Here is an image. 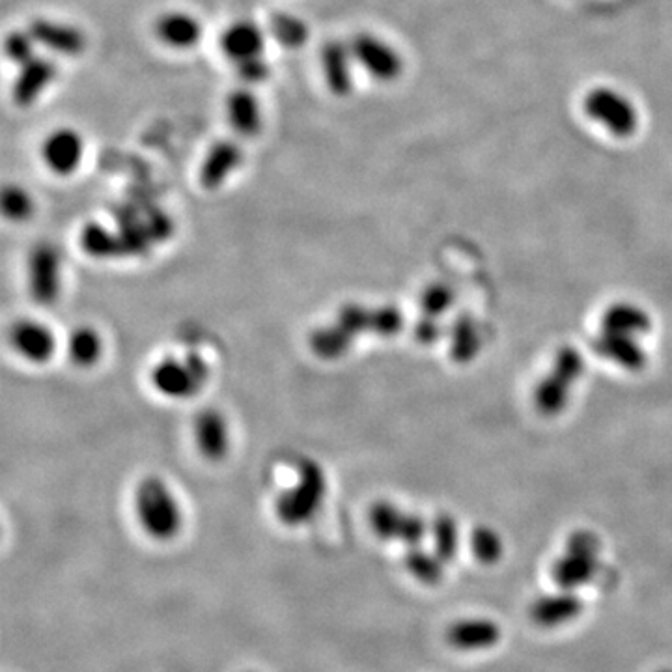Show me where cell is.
Segmentation results:
<instances>
[{
  "label": "cell",
  "instance_id": "obj_1",
  "mask_svg": "<svg viewBox=\"0 0 672 672\" xmlns=\"http://www.w3.org/2000/svg\"><path fill=\"white\" fill-rule=\"evenodd\" d=\"M135 512L140 527L159 542L172 540L182 529V508L167 484L157 478H144L135 493Z\"/></svg>",
  "mask_w": 672,
  "mask_h": 672
},
{
  "label": "cell",
  "instance_id": "obj_2",
  "mask_svg": "<svg viewBox=\"0 0 672 672\" xmlns=\"http://www.w3.org/2000/svg\"><path fill=\"white\" fill-rule=\"evenodd\" d=\"M327 491L323 469L312 460L299 463L297 482L290 490L282 491L275 501V514L282 525L299 527L314 518Z\"/></svg>",
  "mask_w": 672,
  "mask_h": 672
},
{
  "label": "cell",
  "instance_id": "obj_3",
  "mask_svg": "<svg viewBox=\"0 0 672 672\" xmlns=\"http://www.w3.org/2000/svg\"><path fill=\"white\" fill-rule=\"evenodd\" d=\"M583 112L590 122L603 127L618 139H628L641 122L635 101L613 86H594L583 98Z\"/></svg>",
  "mask_w": 672,
  "mask_h": 672
},
{
  "label": "cell",
  "instance_id": "obj_4",
  "mask_svg": "<svg viewBox=\"0 0 672 672\" xmlns=\"http://www.w3.org/2000/svg\"><path fill=\"white\" fill-rule=\"evenodd\" d=\"M208 378H210V368L206 361L196 353L185 355L183 361L168 357L157 364L152 372V383L155 389L168 398L195 396L196 392H200V389L206 385Z\"/></svg>",
  "mask_w": 672,
  "mask_h": 672
},
{
  "label": "cell",
  "instance_id": "obj_5",
  "mask_svg": "<svg viewBox=\"0 0 672 672\" xmlns=\"http://www.w3.org/2000/svg\"><path fill=\"white\" fill-rule=\"evenodd\" d=\"M353 60H357L372 79L394 83L404 71V60L391 43L374 34H357L350 43Z\"/></svg>",
  "mask_w": 672,
  "mask_h": 672
},
{
  "label": "cell",
  "instance_id": "obj_6",
  "mask_svg": "<svg viewBox=\"0 0 672 672\" xmlns=\"http://www.w3.org/2000/svg\"><path fill=\"white\" fill-rule=\"evenodd\" d=\"M368 523L381 540H398L409 547L419 546L426 534V525L422 519L402 512L391 503L372 504Z\"/></svg>",
  "mask_w": 672,
  "mask_h": 672
},
{
  "label": "cell",
  "instance_id": "obj_7",
  "mask_svg": "<svg viewBox=\"0 0 672 672\" xmlns=\"http://www.w3.org/2000/svg\"><path fill=\"white\" fill-rule=\"evenodd\" d=\"M28 290L40 305H53L60 294V256L53 245L42 243L28 256Z\"/></svg>",
  "mask_w": 672,
  "mask_h": 672
},
{
  "label": "cell",
  "instance_id": "obj_8",
  "mask_svg": "<svg viewBox=\"0 0 672 672\" xmlns=\"http://www.w3.org/2000/svg\"><path fill=\"white\" fill-rule=\"evenodd\" d=\"M445 639L448 646L460 652H484L501 643L503 630L501 626L486 616H469L454 620L447 631Z\"/></svg>",
  "mask_w": 672,
  "mask_h": 672
},
{
  "label": "cell",
  "instance_id": "obj_9",
  "mask_svg": "<svg viewBox=\"0 0 672 672\" xmlns=\"http://www.w3.org/2000/svg\"><path fill=\"white\" fill-rule=\"evenodd\" d=\"M585 611V602L572 592L560 590L536 598L529 607L532 624L542 630H555L577 620Z\"/></svg>",
  "mask_w": 672,
  "mask_h": 672
},
{
  "label": "cell",
  "instance_id": "obj_10",
  "mask_svg": "<svg viewBox=\"0 0 672 672\" xmlns=\"http://www.w3.org/2000/svg\"><path fill=\"white\" fill-rule=\"evenodd\" d=\"M335 323L353 340L363 333L392 335L400 329L402 318L394 308L370 310L359 305H346L338 310Z\"/></svg>",
  "mask_w": 672,
  "mask_h": 672
},
{
  "label": "cell",
  "instance_id": "obj_11",
  "mask_svg": "<svg viewBox=\"0 0 672 672\" xmlns=\"http://www.w3.org/2000/svg\"><path fill=\"white\" fill-rule=\"evenodd\" d=\"M83 154V139L73 129H58L43 142V161L60 176H68L71 172H75L81 165Z\"/></svg>",
  "mask_w": 672,
  "mask_h": 672
},
{
  "label": "cell",
  "instance_id": "obj_12",
  "mask_svg": "<svg viewBox=\"0 0 672 672\" xmlns=\"http://www.w3.org/2000/svg\"><path fill=\"white\" fill-rule=\"evenodd\" d=\"M600 570L598 553L566 549V555L560 557L551 570V577L560 590H572L588 585Z\"/></svg>",
  "mask_w": 672,
  "mask_h": 672
},
{
  "label": "cell",
  "instance_id": "obj_13",
  "mask_svg": "<svg viewBox=\"0 0 672 672\" xmlns=\"http://www.w3.org/2000/svg\"><path fill=\"white\" fill-rule=\"evenodd\" d=\"M34 42L66 56L83 55L86 49V36L79 28L56 23L49 19H34L28 27Z\"/></svg>",
  "mask_w": 672,
  "mask_h": 672
},
{
  "label": "cell",
  "instance_id": "obj_14",
  "mask_svg": "<svg viewBox=\"0 0 672 672\" xmlns=\"http://www.w3.org/2000/svg\"><path fill=\"white\" fill-rule=\"evenodd\" d=\"M10 340L14 350L30 363H47L55 353V336L42 323L30 320L15 323Z\"/></svg>",
  "mask_w": 672,
  "mask_h": 672
},
{
  "label": "cell",
  "instance_id": "obj_15",
  "mask_svg": "<svg viewBox=\"0 0 672 672\" xmlns=\"http://www.w3.org/2000/svg\"><path fill=\"white\" fill-rule=\"evenodd\" d=\"M193 434L196 448L206 460L217 462L224 458L230 443V435L228 424L219 411L215 409L200 411L193 422Z\"/></svg>",
  "mask_w": 672,
  "mask_h": 672
},
{
  "label": "cell",
  "instance_id": "obj_16",
  "mask_svg": "<svg viewBox=\"0 0 672 672\" xmlns=\"http://www.w3.org/2000/svg\"><path fill=\"white\" fill-rule=\"evenodd\" d=\"M351 47L346 43L333 42L325 43L322 51V68L325 75V83L329 90L335 96H350L353 88V77H351Z\"/></svg>",
  "mask_w": 672,
  "mask_h": 672
},
{
  "label": "cell",
  "instance_id": "obj_17",
  "mask_svg": "<svg viewBox=\"0 0 672 672\" xmlns=\"http://www.w3.org/2000/svg\"><path fill=\"white\" fill-rule=\"evenodd\" d=\"M243 152L236 142L221 140L211 148L202 168H200V183L206 189H219L226 178L241 165Z\"/></svg>",
  "mask_w": 672,
  "mask_h": 672
},
{
  "label": "cell",
  "instance_id": "obj_18",
  "mask_svg": "<svg viewBox=\"0 0 672 672\" xmlns=\"http://www.w3.org/2000/svg\"><path fill=\"white\" fill-rule=\"evenodd\" d=\"M264 32L251 21H239L226 28L221 36V49L232 62L258 58L264 53Z\"/></svg>",
  "mask_w": 672,
  "mask_h": 672
},
{
  "label": "cell",
  "instance_id": "obj_19",
  "mask_svg": "<svg viewBox=\"0 0 672 672\" xmlns=\"http://www.w3.org/2000/svg\"><path fill=\"white\" fill-rule=\"evenodd\" d=\"M56 66L47 58H32L23 66L14 83V101L19 107H28L42 96L43 90L53 83Z\"/></svg>",
  "mask_w": 672,
  "mask_h": 672
},
{
  "label": "cell",
  "instance_id": "obj_20",
  "mask_svg": "<svg viewBox=\"0 0 672 672\" xmlns=\"http://www.w3.org/2000/svg\"><path fill=\"white\" fill-rule=\"evenodd\" d=\"M155 34L161 42L172 49H191L202 38V27L191 15L172 12L159 17Z\"/></svg>",
  "mask_w": 672,
  "mask_h": 672
},
{
  "label": "cell",
  "instance_id": "obj_21",
  "mask_svg": "<svg viewBox=\"0 0 672 672\" xmlns=\"http://www.w3.org/2000/svg\"><path fill=\"white\" fill-rule=\"evenodd\" d=\"M226 112H228L230 126L234 127V131L241 137L252 139L260 133L262 112H260L258 99L254 98L251 92L247 90L232 92L226 99Z\"/></svg>",
  "mask_w": 672,
  "mask_h": 672
},
{
  "label": "cell",
  "instance_id": "obj_22",
  "mask_svg": "<svg viewBox=\"0 0 672 672\" xmlns=\"http://www.w3.org/2000/svg\"><path fill=\"white\" fill-rule=\"evenodd\" d=\"M353 340L336 323L323 325L308 336V346L314 355L325 361H335L350 350Z\"/></svg>",
  "mask_w": 672,
  "mask_h": 672
},
{
  "label": "cell",
  "instance_id": "obj_23",
  "mask_svg": "<svg viewBox=\"0 0 672 672\" xmlns=\"http://www.w3.org/2000/svg\"><path fill=\"white\" fill-rule=\"evenodd\" d=\"M443 562L445 560L441 559L437 553H428L417 547H409L406 559H404L407 572L422 585H430V587L439 585L443 581L445 577Z\"/></svg>",
  "mask_w": 672,
  "mask_h": 672
},
{
  "label": "cell",
  "instance_id": "obj_24",
  "mask_svg": "<svg viewBox=\"0 0 672 672\" xmlns=\"http://www.w3.org/2000/svg\"><path fill=\"white\" fill-rule=\"evenodd\" d=\"M269 32L286 49H301L308 42L307 23L292 14H275L269 21Z\"/></svg>",
  "mask_w": 672,
  "mask_h": 672
},
{
  "label": "cell",
  "instance_id": "obj_25",
  "mask_svg": "<svg viewBox=\"0 0 672 672\" xmlns=\"http://www.w3.org/2000/svg\"><path fill=\"white\" fill-rule=\"evenodd\" d=\"M68 351H70L73 363L88 368L98 363L103 353V344L94 329L79 327L71 333L70 340H68Z\"/></svg>",
  "mask_w": 672,
  "mask_h": 672
},
{
  "label": "cell",
  "instance_id": "obj_26",
  "mask_svg": "<svg viewBox=\"0 0 672 672\" xmlns=\"http://www.w3.org/2000/svg\"><path fill=\"white\" fill-rule=\"evenodd\" d=\"M81 243H83L84 251L88 252L90 256H96V258L122 256L124 252H127L124 239L112 236L111 232H107L105 228H101L98 224H88L84 228Z\"/></svg>",
  "mask_w": 672,
  "mask_h": 672
},
{
  "label": "cell",
  "instance_id": "obj_27",
  "mask_svg": "<svg viewBox=\"0 0 672 672\" xmlns=\"http://www.w3.org/2000/svg\"><path fill=\"white\" fill-rule=\"evenodd\" d=\"M471 549L476 560L482 564H495L503 559V542L497 532L480 527L471 536Z\"/></svg>",
  "mask_w": 672,
  "mask_h": 672
},
{
  "label": "cell",
  "instance_id": "obj_28",
  "mask_svg": "<svg viewBox=\"0 0 672 672\" xmlns=\"http://www.w3.org/2000/svg\"><path fill=\"white\" fill-rule=\"evenodd\" d=\"M432 532H434L435 553L445 560V562L456 559V553H458V529H456L454 519L447 518V516L437 519Z\"/></svg>",
  "mask_w": 672,
  "mask_h": 672
},
{
  "label": "cell",
  "instance_id": "obj_29",
  "mask_svg": "<svg viewBox=\"0 0 672 672\" xmlns=\"http://www.w3.org/2000/svg\"><path fill=\"white\" fill-rule=\"evenodd\" d=\"M2 210L12 221H25L32 215L34 204L25 189L17 185H8L2 193Z\"/></svg>",
  "mask_w": 672,
  "mask_h": 672
},
{
  "label": "cell",
  "instance_id": "obj_30",
  "mask_svg": "<svg viewBox=\"0 0 672 672\" xmlns=\"http://www.w3.org/2000/svg\"><path fill=\"white\" fill-rule=\"evenodd\" d=\"M34 43L30 32H12L6 40V55L14 64L25 66L34 58Z\"/></svg>",
  "mask_w": 672,
  "mask_h": 672
},
{
  "label": "cell",
  "instance_id": "obj_31",
  "mask_svg": "<svg viewBox=\"0 0 672 672\" xmlns=\"http://www.w3.org/2000/svg\"><path fill=\"white\" fill-rule=\"evenodd\" d=\"M236 68H238L239 77H241L245 83L252 84L266 81L267 77H269V73H271L269 66H267L266 62H264L260 56H258V58H249V60L238 62Z\"/></svg>",
  "mask_w": 672,
  "mask_h": 672
},
{
  "label": "cell",
  "instance_id": "obj_32",
  "mask_svg": "<svg viewBox=\"0 0 672 672\" xmlns=\"http://www.w3.org/2000/svg\"><path fill=\"white\" fill-rule=\"evenodd\" d=\"M656 672H672V669H659V671Z\"/></svg>",
  "mask_w": 672,
  "mask_h": 672
}]
</instances>
